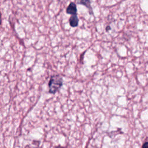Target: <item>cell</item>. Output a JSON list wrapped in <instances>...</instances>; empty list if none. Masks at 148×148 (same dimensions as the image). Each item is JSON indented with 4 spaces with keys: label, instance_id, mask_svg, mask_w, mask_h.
<instances>
[{
    "label": "cell",
    "instance_id": "cell-1",
    "mask_svg": "<svg viewBox=\"0 0 148 148\" xmlns=\"http://www.w3.org/2000/svg\"><path fill=\"white\" fill-rule=\"evenodd\" d=\"M62 84V79L58 75H53L51 77L49 83V92L55 94L56 91L61 87Z\"/></svg>",
    "mask_w": 148,
    "mask_h": 148
},
{
    "label": "cell",
    "instance_id": "cell-2",
    "mask_svg": "<svg viewBox=\"0 0 148 148\" xmlns=\"http://www.w3.org/2000/svg\"><path fill=\"white\" fill-rule=\"evenodd\" d=\"M66 13L72 15L77 14L76 5L74 2H71L66 8Z\"/></svg>",
    "mask_w": 148,
    "mask_h": 148
},
{
    "label": "cell",
    "instance_id": "cell-3",
    "mask_svg": "<svg viewBox=\"0 0 148 148\" xmlns=\"http://www.w3.org/2000/svg\"><path fill=\"white\" fill-rule=\"evenodd\" d=\"M78 22H79V18L77 16V14L72 15L69 18V24L71 26L73 27H75L77 26Z\"/></svg>",
    "mask_w": 148,
    "mask_h": 148
},
{
    "label": "cell",
    "instance_id": "cell-4",
    "mask_svg": "<svg viewBox=\"0 0 148 148\" xmlns=\"http://www.w3.org/2000/svg\"><path fill=\"white\" fill-rule=\"evenodd\" d=\"M79 3L83 4L84 5L86 6L87 8H90V9H91V6H90V2L89 1H81L80 2H79Z\"/></svg>",
    "mask_w": 148,
    "mask_h": 148
},
{
    "label": "cell",
    "instance_id": "cell-5",
    "mask_svg": "<svg viewBox=\"0 0 148 148\" xmlns=\"http://www.w3.org/2000/svg\"><path fill=\"white\" fill-rule=\"evenodd\" d=\"M142 148H148V142H146L143 144Z\"/></svg>",
    "mask_w": 148,
    "mask_h": 148
},
{
    "label": "cell",
    "instance_id": "cell-6",
    "mask_svg": "<svg viewBox=\"0 0 148 148\" xmlns=\"http://www.w3.org/2000/svg\"><path fill=\"white\" fill-rule=\"evenodd\" d=\"M109 29H110V28L108 26V27H107V28H106V30H107V31H108V30H109Z\"/></svg>",
    "mask_w": 148,
    "mask_h": 148
},
{
    "label": "cell",
    "instance_id": "cell-7",
    "mask_svg": "<svg viewBox=\"0 0 148 148\" xmlns=\"http://www.w3.org/2000/svg\"><path fill=\"white\" fill-rule=\"evenodd\" d=\"M1 14L0 13V24H1Z\"/></svg>",
    "mask_w": 148,
    "mask_h": 148
},
{
    "label": "cell",
    "instance_id": "cell-8",
    "mask_svg": "<svg viewBox=\"0 0 148 148\" xmlns=\"http://www.w3.org/2000/svg\"><path fill=\"white\" fill-rule=\"evenodd\" d=\"M26 148H27V147H26Z\"/></svg>",
    "mask_w": 148,
    "mask_h": 148
}]
</instances>
